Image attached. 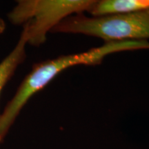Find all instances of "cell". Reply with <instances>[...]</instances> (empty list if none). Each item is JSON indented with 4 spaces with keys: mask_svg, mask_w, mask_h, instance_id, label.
Returning a JSON list of instances; mask_svg holds the SVG:
<instances>
[{
    "mask_svg": "<svg viewBox=\"0 0 149 149\" xmlns=\"http://www.w3.org/2000/svg\"><path fill=\"white\" fill-rule=\"evenodd\" d=\"M148 11L149 0H100L95 1L88 13L98 17Z\"/></svg>",
    "mask_w": 149,
    "mask_h": 149,
    "instance_id": "obj_4",
    "label": "cell"
},
{
    "mask_svg": "<svg viewBox=\"0 0 149 149\" xmlns=\"http://www.w3.org/2000/svg\"><path fill=\"white\" fill-rule=\"evenodd\" d=\"M26 44V36L22 31L15 47L0 62V95L5 86L14 75L18 66L25 60Z\"/></svg>",
    "mask_w": 149,
    "mask_h": 149,
    "instance_id": "obj_5",
    "label": "cell"
},
{
    "mask_svg": "<svg viewBox=\"0 0 149 149\" xmlns=\"http://www.w3.org/2000/svg\"><path fill=\"white\" fill-rule=\"evenodd\" d=\"M6 24L4 20L2 18L0 17V35H1L5 31Z\"/></svg>",
    "mask_w": 149,
    "mask_h": 149,
    "instance_id": "obj_6",
    "label": "cell"
},
{
    "mask_svg": "<svg viewBox=\"0 0 149 149\" xmlns=\"http://www.w3.org/2000/svg\"><path fill=\"white\" fill-rule=\"evenodd\" d=\"M51 33L81 34L98 37L105 42L146 40L149 38V13L98 17L76 14L61 22Z\"/></svg>",
    "mask_w": 149,
    "mask_h": 149,
    "instance_id": "obj_3",
    "label": "cell"
},
{
    "mask_svg": "<svg viewBox=\"0 0 149 149\" xmlns=\"http://www.w3.org/2000/svg\"><path fill=\"white\" fill-rule=\"evenodd\" d=\"M149 49L147 40H129L105 42L104 45L82 53L61 55L37 63L20 84L13 97L0 114V144L29 100L42 90L64 70L77 65L101 64L104 57L118 52Z\"/></svg>",
    "mask_w": 149,
    "mask_h": 149,
    "instance_id": "obj_1",
    "label": "cell"
},
{
    "mask_svg": "<svg viewBox=\"0 0 149 149\" xmlns=\"http://www.w3.org/2000/svg\"><path fill=\"white\" fill-rule=\"evenodd\" d=\"M148 13H149V11H148Z\"/></svg>",
    "mask_w": 149,
    "mask_h": 149,
    "instance_id": "obj_7",
    "label": "cell"
},
{
    "mask_svg": "<svg viewBox=\"0 0 149 149\" xmlns=\"http://www.w3.org/2000/svg\"><path fill=\"white\" fill-rule=\"evenodd\" d=\"M95 0H19L8 14L14 25L22 26L28 44L38 47L48 33L74 15L88 13Z\"/></svg>",
    "mask_w": 149,
    "mask_h": 149,
    "instance_id": "obj_2",
    "label": "cell"
}]
</instances>
